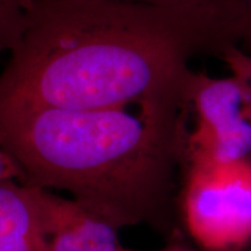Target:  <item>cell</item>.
<instances>
[{"label":"cell","instance_id":"9c48e42d","mask_svg":"<svg viewBox=\"0 0 251 251\" xmlns=\"http://www.w3.org/2000/svg\"><path fill=\"white\" fill-rule=\"evenodd\" d=\"M6 180H18L23 183L24 172L13 157L0 147V183Z\"/></svg>","mask_w":251,"mask_h":251},{"label":"cell","instance_id":"52a82bcc","mask_svg":"<svg viewBox=\"0 0 251 251\" xmlns=\"http://www.w3.org/2000/svg\"><path fill=\"white\" fill-rule=\"evenodd\" d=\"M131 2L168 11L190 24L205 43L216 35L227 13L229 0H113Z\"/></svg>","mask_w":251,"mask_h":251},{"label":"cell","instance_id":"8992f818","mask_svg":"<svg viewBox=\"0 0 251 251\" xmlns=\"http://www.w3.org/2000/svg\"><path fill=\"white\" fill-rule=\"evenodd\" d=\"M0 251H47L31 187L18 180L0 183Z\"/></svg>","mask_w":251,"mask_h":251},{"label":"cell","instance_id":"6da1fadb","mask_svg":"<svg viewBox=\"0 0 251 251\" xmlns=\"http://www.w3.org/2000/svg\"><path fill=\"white\" fill-rule=\"evenodd\" d=\"M25 25L0 72V111L129 107L187 101L186 21L113 0H24Z\"/></svg>","mask_w":251,"mask_h":251},{"label":"cell","instance_id":"4fadbf2b","mask_svg":"<svg viewBox=\"0 0 251 251\" xmlns=\"http://www.w3.org/2000/svg\"><path fill=\"white\" fill-rule=\"evenodd\" d=\"M250 8H251V0H250Z\"/></svg>","mask_w":251,"mask_h":251},{"label":"cell","instance_id":"ba28073f","mask_svg":"<svg viewBox=\"0 0 251 251\" xmlns=\"http://www.w3.org/2000/svg\"><path fill=\"white\" fill-rule=\"evenodd\" d=\"M24 25V0H0V55L17 46Z\"/></svg>","mask_w":251,"mask_h":251},{"label":"cell","instance_id":"7c38bea8","mask_svg":"<svg viewBox=\"0 0 251 251\" xmlns=\"http://www.w3.org/2000/svg\"><path fill=\"white\" fill-rule=\"evenodd\" d=\"M243 251H251V243H250L249 246H248V247L246 248V249H244Z\"/></svg>","mask_w":251,"mask_h":251},{"label":"cell","instance_id":"5b68a950","mask_svg":"<svg viewBox=\"0 0 251 251\" xmlns=\"http://www.w3.org/2000/svg\"><path fill=\"white\" fill-rule=\"evenodd\" d=\"M30 187L47 251H128L119 240V229L76 200Z\"/></svg>","mask_w":251,"mask_h":251},{"label":"cell","instance_id":"8fae6325","mask_svg":"<svg viewBox=\"0 0 251 251\" xmlns=\"http://www.w3.org/2000/svg\"><path fill=\"white\" fill-rule=\"evenodd\" d=\"M128 251H136V250L129 249V248H128ZM158 251H199V250L194 249V248L185 243L181 237H176V238H172L168 246Z\"/></svg>","mask_w":251,"mask_h":251},{"label":"cell","instance_id":"30bf717a","mask_svg":"<svg viewBox=\"0 0 251 251\" xmlns=\"http://www.w3.org/2000/svg\"><path fill=\"white\" fill-rule=\"evenodd\" d=\"M230 63L234 71L236 72V76L242 78L251 87V57L249 58L246 57V56H233Z\"/></svg>","mask_w":251,"mask_h":251},{"label":"cell","instance_id":"7a4b0ae2","mask_svg":"<svg viewBox=\"0 0 251 251\" xmlns=\"http://www.w3.org/2000/svg\"><path fill=\"white\" fill-rule=\"evenodd\" d=\"M0 111V147L23 184L70 193L120 230L149 225L180 237L186 105Z\"/></svg>","mask_w":251,"mask_h":251},{"label":"cell","instance_id":"277c9868","mask_svg":"<svg viewBox=\"0 0 251 251\" xmlns=\"http://www.w3.org/2000/svg\"><path fill=\"white\" fill-rule=\"evenodd\" d=\"M187 108L193 112L186 128L185 159L207 164H251V87L235 75L229 78L191 76Z\"/></svg>","mask_w":251,"mask_h":251},{"label":"cell","instance_id":"3957f363","mask_svg":"<svg viewBox=\"0 0 251 251\" xmlns=\"http://www.w3.org/2000/svg\"><path fill=\"white\" fill-rule=\"evenodd\" d=\"M179 215L202 250L243 251L251 243V164H185Z\"/></svg>","mask_w":251,"mask_h":251}]
</instances>
